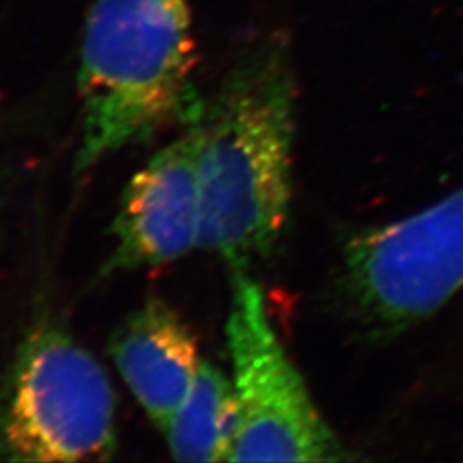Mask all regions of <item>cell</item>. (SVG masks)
I'll return each instance as SVG.
<instances>
[{
  "instance_id": "5",
  "label": "cell",
  "mask_w": 463,
  "mask_h": 463,
  "mask_svg": "<svg viewBox=\"0 0 463 463\" xmlns=\"http://www.w3.org/2000/svg\"><path fill=\"white\" fill-rule=\"evenodd\" d=\"M344 281L365 326L407 330L463 288V185L414 215L354 235Z\"/></svg>"
},
{
  "instance_id": "2",
  "label": "cell",
  "mask_w": 463,
  "mask_h": 463,
  "mask_svg": "<svg viewBox=\"0 0 463 463\" xmlns=\"http://www.w3.org/2000/svg\"><path fill=\"white\" fill-rule=\"evenodd\" d=\"M196 62L189 0H93L78 71V172L198 118Z\"/></svg>"
},
{
  "instance_id": "6",
  "label": "cell",
  "mask_w": 463,
  "mask_h": 463,
  "mask_svg": "<svg viewBox=\"0 0 463 463\" xmlns=\"http://www.w3.org/2000/svg\"><path fill=\"white\" fill-rule=\"evenodd\" d=\"M199 233L201 128L194 118L128 184L112 227L116 246L103 273L172 263L199 248Z\"/></svg>"
},
{
  "instance_id": "4",
  "label": "cell",
  "mask_w": 463,
  "mask_h": 463,
  "mask_svg": "<svg viewBox=\"0 0 463 463\" xmlns=\"http://www.w3.org/2000/svg\"><path fill=\"white\" fill-rule=\"evenodd\" d=\"M237 400L229 462H336L347 453L288 359L260 283L233 271L225 325Z\"/></svg>"
},
{
  "instance_id": "9",
  "label": "cell",
  "mask_w": 463,
  "mask_h": 463,
  "mask_svg": "<svg viewBox=\"0 0 463 463\" xmlns=\"http://www.w3.org/2000/svg\"><path fill=\"white\" fill-rule=\"evenodd\" d=\"M0 206H2V201H0Z\"/></svg>"
},
{
  "instance_id": "1",
  "label": "cell",
  "mask_w": 463,
  "mask_h": 463,
  "mask_svg": "<svg viewBox=\"0 0 463 463\" xmlns=\"http://www.w3.org/2000/svg\"><path fill=\"white\" fill-rule=\"evenodd\" d=\"M198 120L199 248L248 271L275 250L290 213L296 81L287 36L244 50Z\"/></svg>"
},
{
  "instance_id": "3",
  "label": "cell",
  "mask_w": 463,
  "mask_h": 463,
  "mask_svg": "<svg viewBox=\"0 0 463 463\" xmlns=\"http://www.w3.org/2000/svg\"><path fill=\"white\" fill-rule=\"evenodd\" d=\"M116 411V393L99 361L67 331L40 325L0 383V460H110Z\"/></svg>"
},
{
  "instance_id": "8",
  "label": "cell",
  "mask_w": 463,
  "mask_h": 463,
  "mask_svg": "<svg viewBox=\"0 0 463 463\" xmlns=\"http://www.w3.org/2000/svg\"><path fill=\"white\" fill-rule=\"evenodd\" d=\"M164 432L174 460L229 462L237 432L231 378L203 359L187 397Z\"/></svg>"
},
{
  "instance_id": "7",
  "label": "cell",
  "mask_w": 463,
  "mask_h": 463,
  "mask_svg": "<svg viewBox=\"0 0 463 463\" xmlns=\"http://www.w3.org/2000/svg\"><path fill=\"white\" fill-rule=\"evenodd\" d=\"M110 355L158 430H166L198 374V340L168 302L149 298L110 340Z\"/></svg>"
}]
</instances>
